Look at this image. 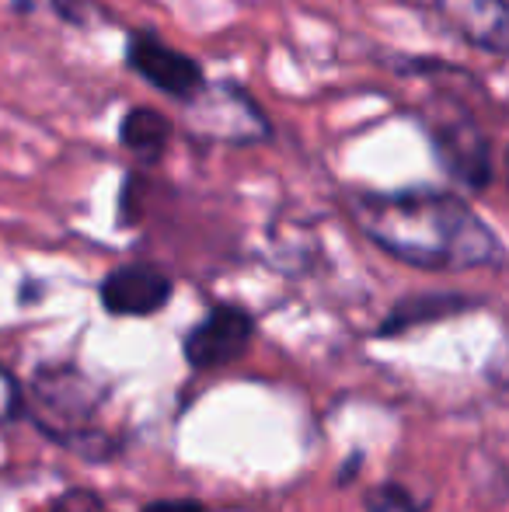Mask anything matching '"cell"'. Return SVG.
<instances>
[{
    "mask_svg": "<svg viewBox=\"0 0 509 512\" xmlns=\"http://www.w3.org/2000/svg\"><path fill=\"white\" fill-rule=\"evenodd\" d=\"M346 213L374 248L426 272L492 269L506 262L499 234L475 213V206L450 189L349 192Z\"/></svg>",
    "mask_w": 509,
    "mask_h": 512,
    "instance_id": "6da1fadb",
    "label": "cell"
},
{
    "mask_svg": "<svg viewBox=\"0 0 509 512\" xmlns=\"http://www.w3.org/2000/svg\"><path fill=\"white\" fill-rule=\"evenodd\" d=\"M419 122L426 129V140L433 147L436 161H440L443 175L464 189L468 196H482L489 192L492 178H496V150H492V136L475 119L464 102L457 105H426L419 112Z\"/></svg>",
    "mask_w": 509,
    "mask_h": 512,
    "instance_id": "7a4b0ae2",
    "label": "cell"
},
{
    "mask_svg": "<svg viewBox=\"0 0 509 512\" xmlns=\"http://www.w3.org/2000/svg\"><path fill=\"white\" fill-rule=\"evenodd\" d=\"M189 119L192 136L206 143H220V147H258L276 136V122L262 102L238 81H213L206 91L182 108Z\"/></svg>",
    "mask_w": 509,
    "mask_h": 512,
    "instance_id": "3957f363",
    "label": "cell"
},
{
    "mask_svg": "<svg viewBox=\"0 0 509 512\" xmlns=\"http://www.w3.org/2000/svg\"><path fill=\"white\" fill-rule=\"evenodd\" d=\"M123 63L129 74L140 77L147 88H154L157 95L171 98L175 105H189L210 84L206 67L185 49L171 46L168 39L154 32V28H129L126 32V49Z\"/></svg>",
    "mask_w": 509,
    "mask_h": 512,
    "instance_id": "277c9868",
    "label": "cell"
},
{
    "mask_svg": "<svg viewBox=\"0 0 509 512\" xmlns=\"http://www.w3.org/2000/svg\"><path fill=\"white\" fill-rule=\"evenodd\" d=\"M98 408V387L84 373L60 366V370H42L25 394V415L39 422L49 436L60 443H81V432L91 429V415Z\"/></svg>",
    "mask_w": 509,
    "mask_h": 512,
    "instance_id": "5b68a950",
    "label": "cell"
},
{
    "mask_svg": "<svg viewBox=\"0 0 509 512\" xmlns=\"http://www.w3.org/2000/svg\"><path fill=\"white\" fill-rule=\"evenodd\" d=\"M426 7L464 46L509 60V0H426Z\"/></svg>",
    "mask_w": 509,
    "mask_h": 512,
    "instance_id": "8992f818",
    "label": "cell"
},
{
    "mask_svg": "<svg viewBox=\"0 0 509 512\" xmlns=\"http://www.w3.org/2000/svg\"><path fill=\"white\" fill-rule=\"evenodd\" d=\"M255 335V317L238 304H217L185 335V359L196 370H220L248 349Z\"/></svg>",
    "mask_w": 509,
    "mask_h": 512,
    "instance_id": "52a82bcc",
    "label": "cell"
},
{
    "mask_svg": "<svg viewBox=\"0 0 509 512\" xmlns=\"http://www.w3.org/2000/svg\"><path fill=\"white\" fill-rule=\"evenodd\" d=\"M102 307L116 317H150L168 307L175 283L150 262H129L102 279Z\"/></svg>",
    "mask_w": 509,
    "mask_h": 512,
    "instance_id": "ba28073f",
    "label": "cell"
},
{
    "mask_svg": "<svg viewBox=\"0 0 509 512\" xmlns=\"http://www.w3.org/2000/svg\"><path fill=\"white\" fill-rule=\"evenodd\" d=\"M171 143H175V122L161 108L133 105L119 122V147L140 164H161Z\"/></svg>",
    "mask_w": 509,
    "mask_h": 512,
    "instance_id": "9c48e42d",
    "label": "cell"
},
{
    "mask_svg": "<svg viewBox=\"0 0 509 512\" xmlns=\"http://www.w3.org/2000/svg\"><path fill=\"white\" fill-rule=\"evenodd\" d=\"M475 307L468 297H457V293H419V297H405L391 307V314L384 317V324L377 328L381 338L401 335L408 328H419L429 321H443V317L457 314V310Z\"/></svg>",
    "mask_w": 509,
    "mask_h": 512,
    "instance_id": "30bf717a",
    "label": "cell"
},
{
    "mask_svg": "<svg viewBox=\"0 0 509 512\" xmlns=\"http://www.w3.org/2000/svg\"><path fill=\"white\" fill-rule=\"evenodd\" d=\"M49 7H53V14L63 25H74V28L116 25V14L105 4H98V0H49Z\"/></svg>",
    "mask_w": 509,
    "mask_h": 512,
    "instance_id": "8fae6325",
    "label": "cell"
},
{
    "mask_svg": "<svg viewBox=\"0 0 509 512\" xmlns=\"http://www.w3.org/2000/svg\"><path fill=\"white\" fill-rule=\"evenodd\" d=\"M367 512H426V502L415 499L398 481H384V485H377L374 492H370Z\"/></svg>",
    "mask_w": 509,
    "mask_h": 512,
    "instance_id": "7c38bea8",
    "label": "cell"
},
{
    "mask_svg": "<svg viewBox=\"0 0 509 512\" xmlns=\"http://www.w3.org/2000/svg\"><path fill=\"white\" fill-rule=\"evenodd\" d=\"M25 415V391L18 387V380L0 366V422Z\"/></svg>",
    "mask_w": 509,
    "mask_h": 512,
    "instance_id": "4fadbf2b",
    "label": "cell"
},
{
    "mask_svg": "<svg viewBox=\"0 0 509 512\" xmlns=\"http://www.w3.org/2000/svg\"><path fill=\"white\" fill-rule=\"evenodd\" d=\"M46 512H102V499L95 492H84V488H74V492L60 495L56 502H49Z\"/></svg>",
    "mask_w": 509,
    "mask_h": 512,
    "instance_id": "5bb4252c",
    "label": "cell"
},
{
    "mask_svg": "<svg viewBox=\"0 0 509 512\" xmlns=\"http://www.w3.org/2000/svg\"><path fill=\"white\" fill-rule=\"evenodd\" d=\"M143 512H210V509L192 499H168V502H150Z\"/></svg>",
    "mask_w": 509,
    "mask_h": 512,
    "instance_id": "9a60e30c",
    "label": "cell"
},
{
    "mask_svg": "<svg viewBox=\"0 0 509 512\" xmlns=\"http://www.w3.org/2000/svg\"><path fill=\"white\" fill-rule=\"evenodd\" d=\"M360 464H363V457H353V464H349V467H342V474H339V478H342V485H349V478H353V474L360 471Z\"/></svg>",
    "mask_w": 509,
    "mask_h": 512,
    "instance_id": "2e32d148",
    "label": "cell"
},
{
    "mask_svg": "<svg viewBox=\"0 0 509 512\" xmlns=\"http://www.w3.org/2000/svg\"><path fill=\"white\" fill-rule=\"evenodd\" d=\"M506 185H509V147H506Z\"/></svg>",
    "mask_w": 509,
    "mask_h": 512,
    "instance_id": "e0dca14e",
    "label": "cell"
}]
</instances>
